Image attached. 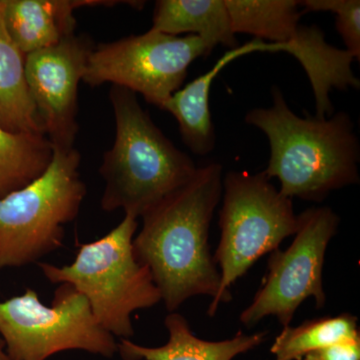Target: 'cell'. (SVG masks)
<instances>
[{
	"label": "cell",
	"instance_id": "12",
	"mask_svg": "<svg viewBox=\"0 0 360 360\" xmlns=\"http://www.w3.org/2000/svg\"><path fill=\"white\" fill-rule=\"evenodd\" d=\"M278 44L255 39L229 51L214 66L200 77L177 90L165 104L179 122L182 141L194 155H210L215 148V131L210 110V94L214 78L231 61L251 52H281Z\"/></svg>",
	"mask_w": 360,
	"mask_h": 360
},
{
	"label": "cell",
	"instance_id": "20",
	"mask_svg": "<svg viewBox=\"0 0 360 360\" xmlns=\"http://www.w3.org/2000/svg\"><path fill=\"white\" fill-rule=\"evenodd\" d=\"M303 360H360V338L310 352Z\"/></svg>",
	"mask_w": 360,
	"mask_h": 360
},
{
	"label": "cell",
	"instance_id": "6",
	"mask_svg": "<svg viewBox=\"0 0 360 360\" xmlns=\"http://www.w3.org/2000/svg\"><path fill=\"white\" fill-rule=\"evenodd\" d=\"M222 186L220 239L213 255L220 286L208 307L210 317L222 303L231 302V286L260 257L278 250L284 239L295 236L298 227L292 200L281 194L264 172H227Z\"/></svg>",
	"mask_w": 360,
	"mask_h": 360
},
{
	"label": "cell",
	"instance_id": "7",
	"mask_svg": "<svg viewBox=\"0 0 360 360\" xmlns=\"http://www.w3.org/2000/svg\"><path fill=\"white\" fill-rule=\"evenodd\" d=\"M0 338L11 360H46L68 350L108 359L118 352L115 336L99 326L84 296L68 283L58 284L51 307L32 288L0 300Z\"/></svg>",
	"mask_w": 360,
	"mask_h": 360
},
{
	"label": "cell",
	"instance_id": "16",
	"mask_svg": "<svg viewBox=\"0 0 360 360\" xmlns=\"http://www.w3.org/2000/svg\"><path fill=\"white\" fill-rule=\"evenodd\" d=\"M234 33H248L269 44H285L303 13L295 0H224Z\"/></svg>",
	"mask_w": 360,
	"mask_h": 360
},
{
	"label": "cell",
	"instance_id": "9",
	"mask_svg": "<svg viewBox=\"0 0 360 360\" xmlns=\"http://www.w3.org/2000/svg\"><path fill=\"white\" fill-rule=\"evenodd\" d=\"M340 224V217L328 206L309 208L298 214L297 231L290 248L270 253L262 286L239 317L243 326L253 328L265 317L274 316L285 328L307 298H314L317 309L326 305L324 259Z\"/></svg>",
	"mask_w": 360,
	"mask_h": 360
},
{
	"label": "cell",
	"instance_id": "2",
	"mask_svg": "<svg viewBox=\"0 0 360 360\" xmlns=\"http://www.w3.org/2000/svg\"><path fill=\"white\" fill-rule=\"evenodd\" d=\"M271 96L269 108H253L245 120L269 139L270 158L264 172L279 180L281 193L321 202L333 191L359 184L360 146L350 116L300 117L278 87H272Z\"/></svg>",
	"mask_w": 360,
	"mask_h": 360
},
{
	"label": "cell",
	"instance_id": "5",
	"mask_svg": "<svg viewBox=\"0 0 360 360\" xmlns=\"http://www.w3.org/2000/svg\"><path fill=\"white\" fill-rule=\"evenodd\" d=\"M80 160L77 148L53 146L44 174L0 198V269L39 264L63 246L86 194Z\"/></svg>",
	"mask_w": 360,
	"mask_h": 360
},
{
	"label": "cell",
	"instance_id": "10",
	"mask_svg": "<svg viewBox=\"0 0 360 360\" xmlns=\"http://www.w3.org/2000/svg\"><path fill=\"white\" fill-rule=\"evenodd\" d=\"M94 46L89 37L75 33L25 56L26 85L44 134L54 148H75L78 85Z\"/></svg>",
	"mask_w": 360,
	"mask_h": 360
},
{
	"label": "cell",
	"instance_id": "4",
	"mask_svg": "<svg viewBox=\"0 0 360 360\" xmlns=\"http://www.w3.org/2000/svg\"><path fill=\"white\" fill-rule=\"evenodd\" d=\"M137 226L136 217L124 214L106 236L78 245L72 264H39L47 281L70 284L82 293L99 326L122 340L134 335V312L161 302L150 272L134 255L132 243Z\"/></svg>",
	"mask_w": 360,
	"mask_h": 360
},
{
	"label": "cell",
	"instance_id": "11",
	"mask_svg": "<svg viewBox=\"0 0 360 360\" xmlns=\"http://www.w3.org/2000/svg\"><path fill=\"white\" fill-rule=\"evenodd\" d=\"M131 1L108 0H1L7 32L25 56L49 49L75 34V9L115 6Z\"/></svg>",
	"mask_w": 360,
	"mask_h": 360
},
{
	"label": "cell",
	"instance_id": "8",
	"mask_svg": "<svg viewBox=\"0 0 360 360\" xmlns=\"http://www.w3.org/2000/svg\"><path fill=\"white\" fill-rule=\"evenodd\" d=\"M212 51L196 35L176 37L151 28L143 34L94 46L82 80L90 86L110 82L124 87L163 110L184 84L191 63Z\"/></svg>",
	"mask_w": 360,
	"mask_h": 360
},
{
	"label": "cell",
	"instance_id": "1",
	"mask_svg": "<svg viewBox=\"0 0 360 360\" xmlns=\"http://www.w3.org/2000/svg\"><path fill=\"white\" fill-rule=\"evenodd\" d=\"M220 163L198 168L193 179L142 215L135 257L148 267L169 312L189 298L219 295L220 274L210 252V227L221 200Z\"/></svg>",
	"mask_w": 360,
	"mask_h": 360
},
{
	"label": "cell",
	"instance_id": "21",
	"mask_svg": "<svg viewBox=\"0 0 360 360\" xmlns=\"http://www.w3.org/2000/svg\"><path fill=\"white\" fill-rule=\"evenodd\" d=\"M0 360H11L7 354L6 345L1 338H0Z\"/></svg>",
	"mask_w": 360,
	"mask_h": 360
},
{
	"label": "cell",
	"instance_id": "13",
	"mask_svg": "<svg viewBox=\"0 0 360 360\" xmlns=\"http://www.w3.org/2000/svg\"><path fill=\"white\" fill-rule=\"evenodd\" d=\"M165 326L168 341L162 347H148L129 340L118 343L123 360H232L257 347L266 340L267 331L245 335L239 331L229 340L208 341L194 335L188 321L179 312H169Z\"/></svg>",
	"mask_w": 360,
	"mask_h": 360
},
{
	"label": "cell",
	"instance_id": "19",
	"mask_svg": "<svg viewBox=\"0 0 360 360\" xmlns=\"http://www.w3.org/2000/svg\"><path fill=\"white\" fill-rule=\"evenodd\" d=\"M303 13L328 11L336 15V30L357 61L360 60V1L359 0H305L300 1Z\"/></svg>",
	"mask_w": 360,
	"mask_h": 360
},
{
	"label": "cell",
	"instance_id": "17",
	"mask_svg": "<svg viewBox=\"0 0 360 360\" xmlns=\"http://www.w3.org/2000/svg\"><path fill=\"white\" fill-rule=\"evenodd\" d=\"M53 155L46 135L11 132L0 125V198L44 174Z\"/></svg>",
	"mask_w": 360,
	"mask_h": 360
},
{
	"label": "cell",
	"instance_id": "15",
	"mask_svg": "<svg viewBox=\"0 0 360 360\" xmlns=\"http://www.w3.org/2000/svg\"><path fill=\"white\" fill-rule=\"evenodd\" d=\"M25 56L7 32L0 0V125L11 132L44 134L26 85Z\"/></svg>",
	"mask_w": 360,
	"mask_h": 360
},
{
	"label": "cell",
	"instance_id": "18",
	"mask_svg": "<svg viewBox=\"0 0 360 360\" xmlns=\"http://www.w3.org/2000/svg\"><path fill=\"white\" fill-rule=\"evenodd\" d=\"M360 338L357 317L350 314L288 326L277 335L270 352L276 360H302L305 355L343 341Z\"/></svg>",
	"mask_w": 360,
	"mask_h": 360
},
{
	"label": "cell",
	"instance_id": "3",
	"mask_svg": "<svg viewBox=\"0 0 360 360\" xmlns=\"http://www.w3.org/2000/svg\"><path fill=\"white\" fill-rule=\"evenodd\" d=\"M110 99L115 139L99 168L105 184L101 205L139 219L186 184L198 167L156 127L136 94L112 85Z\"/></svg>",
	"mask_w": 360,
	"mask_h": 360
},
{
	"label": "cell",
	"instance_id": "14",
	"mask_svg": "<svg viewBox=\"0 0 360 360\" xmlns=\"http://www.w3.org/2000/svg\"><path fill=\"white\" fill-rule=\"evenodd\" d=\"M151 28L176 37L196 35L213 49L219 44L229 51L239 46L224 0H158Z\"/></svg>",
	"mask_w": 360,
	"mask_h": 360
}]
</instances>
